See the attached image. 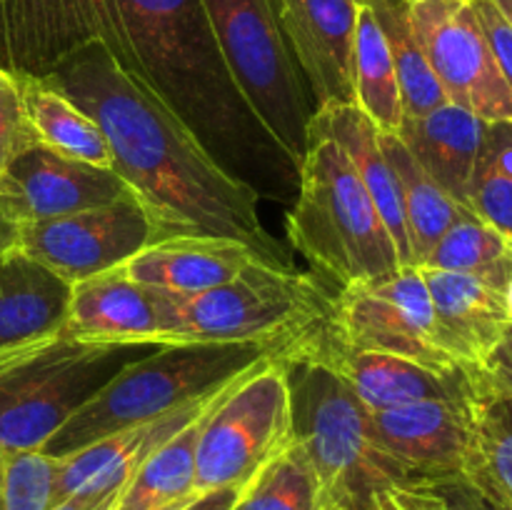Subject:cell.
I'll list each match as a JSON object with an SVG mask.
<instances>
[{"instance_id":"6da1fadb","label":"cell","mask_w":512,"mask_h":510,"mask_svg":"<svg viewBox=\"0 0 512 510\" xmlns=\"http://www.w3.org/2000/svg\"><path fill=\"white\" fill-rule=\"evenodd\" d=\"M90 40L103 43L120 68L158 95L215 158L243 145L260 150L268 143L278 150L235 90L203 0H15L8 73L45 75Z\"/></svg>"},{"instance_id":"7a4b0ae2","label":"cell","mask_w":512,"mask_h":510,"mask_svg":"<svg viewBox=\"0 0 512 510\" xmlns=\"http://www.w3.org/2000/svg\"><path fill=\"white\" fill-rule=\"evenodd\" d=\"M40 78L100 125L113 170L148 210L160 240L233 238L270 263H288L265 230L253 185L230 173L158 95L120 68L103 43L78 45Z\"/></svg>"},{"instance_id":"3957f363","label":"cell","mask_w":512,"mask_h":510,"mask_svg":"<svg viewBox=\"0 0 512 510\" xmlns=\"http://www.w3.org/2000/svg\"><path fill=\"white\" fill-rule=\"evenodd\" d=\"M283 345L180 343L160 345L125 365L53 438L43 453L60 460L120 430L153 423L173 410L213 398L255 365L278 358Z\"/></svg>"},{"instance_id":"277c9868","label":"cell","mask_w":512,"mask_h":510,"mask_svg":"<svg viewBox=\"0 0 512 510\" xmlns=\"http://www.w3.org/2000/svg\"><path fill=\"white\" fill-rule=\"evenodd\" d=\"M288 238L313 270L338 288L388 278L405 268L358 170L313 123L298 165V198L288 215Z\"/></svg>"},{"instance_id":"5b68a950","label":"cell","mask_w":512,"mask_h":510,"mask_svg":"<svg viewBox=\"0 0 512 510\" xmlns=\"http://www.w3.org/2000/svg\"><path fill=\"white\" fill-rule=\"evenodd\" d=\"M278 360L288 380L293 438L318 473L325 505L383 510L388 490L413 478L378 445L370 410L323 365L295 353L278 355Z\"/></svg>"},{"instance_id":"8992f818","label":"cell","mask_w":512,"mask_h":510,"mask_svg":"<svg viewBox=\"0 0 512 510\" xmlns=\"http://www.w3.org/2000/svg\"><path fill=\"white\" fill-rule=\"evenodd\" d=\"M155 290L160 335L180 343H268L290 348L328 320L333 293L293 265L258 260L218 288L193 295Z\"/></svg>"},{"instance_id":"52a82bcc","label":"cell","mask_w":512,"mask_h":510,"mask_svg":"<svg viewBox=\"0 0 512 510\" xmlns=\"http://www.w3.org/2000/svg\"><path fill=\"white\" fill-rule=\"evenodd\" d=\"M155 348L160 345L88 343L60 333L0 355V453L43 450L125 365Z\"/></svg>"},{"instance_id":"ba28073f","label":"cell","mask_w":512,"mask_h":510,"mask_svg":"<svg viewBox=\"0 0 512 510\" xmlns=\"http://www.w3.org/2000/svg\"><path fill=\"white\" fill-rule=\"evenodd\" d=\"M203 10L240 100L298 170L315 103L280 28L275 0H203Z\"/></svg>"},{"instance_id":"9c48e42d","label":"cell","mask_w":512,"mask_h":510,"mask_svg":"<svg viewBox=\"0 0 512 510\" xmlns=\"http://www.w3.org/2000/svg\"><path fill=\"white\" fill-rule=\"evenodd\" d=\"M293 438L283 363L270 358L230 383L210 408L195 448V493L243 488Z\"/></svg>"},{"instance_id":"30bf717a","label":"cell","mask_w":512,"mask_h":510,"mask_svg":"<svg viewBox=\"0 0 512 510\" xmlns=\"http://www.w3.org/2000/svg\"><path fill=\"white\" fill-rule=\"evenodd\" d=\"M323 330L348 348L398 355L443 373L470 370L445 348L418 265H405L388 278L338 288Z\"/></svg>"},{"instance_id":"8fae6325","label":"cell","mask_w":512,"mask_h":510,"mask_svg":"<svg viewBox=\"0 0 512 510\" xmlns=\"http://www.w3.org/2000/svg\"><path fill=\"white\" fill-rule=\"evenodd\" d=\"M160 240L158 228L133 190L113 203L23 225L20 250L70 285L108 273Z\"/></svg>"},{"instance_id":"7c38bea8","label":"cell","mask_w":512,"mask_h":510,"mask_svg":"<svg viewBox=\"0 0 512 510\" xmlns=\"http://www.w3.org/2000/svg\"><path fill=\"white\" fill-rule=\"evenodd\" d=\"M410 23L450 103L485 123L512 120V90L495 65L470 0L415 3Z\"/></svg>"},{"instance_id":"4fadbf2b","label":"cell","mask_w":512,"mask_h":510,"mask_svg":"<svg viewBox=\"0 0 512 510\" xmlns=\"http://www.w3.org/2000/svg\"><path fill=\"white\" fill-rule=\"evenodd\" d=\"M285 353L303 355L328 368L350 385L368 410L403 408L423 400H470L480 390L478 370L443 373L398 355L348 348L330 338L323 325L290 345Z\"/></svg>"},{"instance_id":"5bb4252c","label":"cell","mask_w":512,"mask_h":510,"mask_svg":"<svg viewBox=\"0 0 512 510\" xmlns=\"http://www.w3.org/2000/svg\"><path fill=\"white\" fill-rule=\"evenodd\" d=\"M0 193L30 223L113 203L130 188L115 170L68 158L30 138L5 165Z\"/></svg>"},{"instance_id":"9a60e30c","label":"cell","mask_w":512,"mask_h":510,"mask_svg":"<svg viewBox=\"0 0 512 510\" xmlns=\"http://www.w3.org/2000/svg\"><path fill=\"white\" fill-rule=\"evenodd\" d=\"M475 398L423 400L403 408L370 410L373 435L410 478H465L473 455Z\"/></svg>"},{"instance_id":"2e32d148","label":"cell","mask_w":512,"mask_h":510,"mask_svg":"<svg viewBox=\"0 0 512 510\" xmlns=\"http://www.w3.org/2000/svg\"><path fill=\"white\" fill-rule=\"evenodd\" d=\"M275 10L315 110L353 103L358 0H275Z\"/></svg>"},{"instance_id":"e0dca14e","label":"cell","mask_w":512,"mask_h":510,"mask_svg":"<svg viewBox=\"0 0 512 510\" xmlns=\"http://www.w3.org/2000/svg\"><path fill=\"white\" fill-rule=\"evenodd\" d=\"M225 390V388H223ZM205 398L200 403L188 405V408L173 410L153 423L135 425V428L120 430V433L108 435L103 440H95L88 448L58 460L55 470V503L78 493L98 495V498H118L125 485L135 475L145 458L153 453L158 445L173 438L180 428L198 418L213 400Z\"/></svg>"},{"instance_id":"ac0fdd59","label":"cell","mask_w":512,"mask_h":510,"mask_svg":"<svg viewBox=\"0 0 512 510\" xmlns=\"http://www.w3.org/2000/svg\"><path fill=\"white\" fill-rule=\"evenodd\" d=\"M258 260L265 258L240 240L215 235H175L155 240L118 268L125 278L145 288L193 295L230 283Z\"/></svg>"},{"instance_id":"d6986e66","label":"cell","mask_w":512,"mask_h":510,"mask_svg":"<svg viewBox=\"0 0 512 510\" xmlns=\"http://www.w3.org/2000/svg\"><path fill=\"white\" fill-rule=\"evenodd\" d=\"M63 335L88 343L165 345L155 290L125 278L120 268L73 283Z\"/></svg>"},{"instance_id":"ffe728a7","label":"cell","mask_w":512,"mask_h":510,"mask_svg":"<svg viewBox=\"0 0 512 510\" xmlns=\"http://www.w3.org/2000/svg\"><path fill=\"white\" fill-rule=\"evenodd\" d=\"M420 270L445 348L465 368L480 370L512 325L505 293L470 275L433 268Z\"/></svg>"},{"instance_id":"44dd1931","label":"cell","mask_w":512,"mask_h":510,"mask_svg":"<svg viewBox=\"0 0 512 510\" xmlns=\"http://www.w3.org/2000/svg\"><path fill=\"white\" fill-rule=\"evenodd\" d=\"M73 285L25 250L0 253V355L63 333Z\"/></svg>"},{"instance_id":"7402d4cb","label":"cell","mask_w":512,"mask_h":510,"mask_svg":"<svg viewBox=\"0 0 512 510\" xmlns=\"http://www.w3.org/2000/svg\"><path fill=\"white\" fill-rule=\"evenodd\" d=\"M485 120L455 103L405 118L398 135L430 180L460 208L470 210V183L483 145Z\"/></svg>"},{"instance_id":"603a6c76","label":"cell","mask_w":512,"mask_h":510,"mask_svg":"<svg viewBox=\"0 0 512 510\" xmlns=\"http://www.w3.org/2000/svg\"><path fill=\"white\" fill-rule=\"evenodd\" d=\"M310 123L323 128L340 145V150L348 155L363 185L368 188L380 218L385 220L390 235H393L400 263L413 265L408 228H405L403 200H400V185L388 158H385L383 148H380L378 128L353 103L323 105V108L315 110Z\"/></svg>"},{"instance_id":"cb8c5ba5","label":"cell","mask_w":512,"mask_h":510,"mask_svg":"<svg viewBox=\"0 0 512 510\" xmlns=\"http://www.w3.org/2000/svg\"><path fill=\"white\" fill-rule=\"evenodd\" d=\"M18 80L23 113L40 143L68 158L113 170L108 140L100 125L80 105L40 75L13 73Z\"/></svg>"},{"instance_id":"d4e9b609","label":"cell","mask_w":512,"mask_h":510,"mask_svg":"<svg viewBox=\"0 0 512 510\" xmlns=\"http://www.w3.org/2000/svg\"><path fill=\"white\" fill-rule=\"evenodd\" d=\"M213 403L140 463L130 483L115 500L113 510H175L185 500L198 495L195 493V448H198L200 428Z\"/></svg>"},{"instance_id":"484cf974","label":"cell","mask_w":512,"mask_h":510,"mask_svg":"<svg viewBox=\"0 0 512 510\" xmlns=\"http://www.w3.org/2000/svg\"><path fill=\"white\" fill-rule=\"evenodd\" d=\"M378 140L395 178H398L405 228H408L410 240V258H413V265L420 268L433 253L438 240L448 233L450 225L468 210L460 208L453 198L443 193L435 180L425 175V170L405 148L398 133H380L378 130Z\"/></svg>"},{"instance_id":"4316f807","label":"cell","mask_w":512,"mask_h":510,"mask_svg":"<svg viewBox=\"0 0 512 510\" xmlns=\"http://www.w3.org/2000/svg\"><path fill=\"white\" fill-rule=\"evenodd\" d=\"M353 105L380 133H398L405 120L398 75L373 10L360 3L353 45Z\"/></svg>"},{"instance_id":"83f0119b","label":"cell","mask_w":512,"mask_h":510,"mask_svg":"<svg viewBox=\"0 0 512 510\" xmlns=\"http://www.w3.org/2000/svg\"><path fill=\"white\" fill-rule=\"evenodd\" d=\"M465 478L498 508L512 510V398L483 385L475 398L473 455Z\"/></svg>"},{"instance_id":"f1b7e54d","label":"cell","mask_w":512,"mask_h":510,"mask_svg":"<svg viewBox=\"0 0 512 510\" xmlns=\"http://www.w3.org/2000/svg\"><path fill=\"white\" fill-rule=\"evenodd\" d=\"M365 5L373 10L385 35V43H388L395 75H398L405 118H418V115L450 103L425 58L423 45L415 38L408 0H365Z\"/></svg>"},{"instance_id":"f546056e","label":"cell","mask_w":512,"mask_h":510,"mask_svg":"<svg viewBox=\"0 0 512 510\" xmlns=\"http://www.w3.org/2000/svg\"><path fill=\"white\" fill-rule=\"evenodd\" d=\"M420 268L470 275L505 293L512 280V240L468 210L450 225Z\"/></svg>"},{"instance_id":"4dcf8cb0","label":"cell","mask_w":512,"mask_h":510,"mask_svg":"<svg viewBox=\"0 0 512 510\" xmlns=\"http://www.w3.org/2000/svg\"><path fill=\"white\" fill-rule=\"evenodd\" d=\"M325 495L303 445L290 438L248 483L233 510H323Z\"/></svg>"},{"instance_id":"1f68e13d","label":"cell","mask_w":512,"mask_h":510,"mask_svg":"<svg viewBox=\"0 0 512 510\" xmlns=\"http://www.w3.org/2000/svg\"><path fill=\"white\" fill-rule=\"evenodd\" d=\"M388 498L395 510H503L463 475L403 480L388 490Z\"/></svg>"},{"instance_id":"d6a6232c","label":"cell","mask_w":512,"mask_h":510,"mask_svg":"<svg viewBox=\"0 0 512 510\" xmlns=\"http://www.w3.org/2000/svg\"><path fill=\"white\" fill-rule=\"evenodd\" d=\"M35 138L28 120L23 113V100H20L18 80L13 73L0 68V175L5 165L10 163L18 148Z\"/></svg>"},{"instance_id":"836d02e7","label":"cell","mask_w":512,"mask_h":510,"mask_svg":"<svg viewBox=\"0 0 512 510\" xmlns=\"http://www.w3.org/2000/svg\"><path fill=\"white\" fill-rule=\"evenodd\" d=\"M478 18L480 28H483L488 48L493 53L495 65H498L500 75L505 78L508 88L512 90V25L505 18L503 10L498 8L495 0H470Z\"/></svg>"},{"instance_id":"e575fe53","label":"cell","mask_w":512,"mask_h":510,"mask_svg":"<svg viewBox=\"0 0 512 510\" xmlns=\"http://www.w3.org/2000/svg\"><path fill=\"white\" fill-rule=\"evenodd\" d=\"M478 383L512 398V325L505 330L503 340L495 345L493 353L480 365Z\"/></svg>"},{"instance_id":"d590c367","label":"cell","mask_w":512,"mask_h":510,"mask_svg":"<svg viewBox=\"0 0 512 510\" xmlns=\"http://www.w3.org/2000/svg\"><path fill=\"white\" fill-rule=\"evenodd\" d=\"M23 218L18 210L13 208L8 198L0 193V253H10V250H20V240H23Z\"/></svg>"},{"instance_id":"8d00e7d4","label":"cell","mask_w":512,"mask_h":510,"mask_svg":"<svg viewBox=\"0 0 512 510\" xmlns=\"http://www.w3.org/2000/svg\"><path fill=\"white\" fill-rule=\"evenodd\" d=\"M240 488H218L208 493H198L175 510H233Z\"/></svg>"},{"instance_id":"74e56055","label":"cell","mask_w":512,"mask_h":510,"mask_svg":"<svg viewBox=\"0 0 512 510\" xmlns=\"http://www.w3.org/2000/svg\"><path fill=\"white\" fill-rule=\"evenodd\" d=\"M115 500L118 498H98V495L78 493L55 503L50 510H113Z\"/></svg>"},{"instance_id":"f35d334b","label":"cell","mask_w":512,"mask_h":510,"mask_svg":"<svg viewBox=\"0 0 512 510\" xmlns=\"http://www.w3.org/2000/svg\"><path fill=\"white\" fill-rule=\"evenodd\" d=\"M15 0H0V68L8 70V23Z\"/></svg>"},{"instance_id":"ab89813d","label":"cell","mask_w":512,"mask_h":510,"mask_svg":"<svg viewBox=\"0 0 512 510\" xmlns=\"http://www.w3.org/2000/svg\"><path fill=\"white\" fill-rule=\"evenodd\" d=\"M495 3H498V8L503 10V15L510 20V25H512V0H495Z\"/></svg>"},{"instance_id":"60d3db41","label":"cell","mask_w":512,"mask_h":510,"mask_svg":"<svg viewBox=\"0 0 512 510\" xmlns=\"http://www.w3.org/2000/svg\"><path fill=\"white\" fill-rule=\"evenodd\" d=\"M505 303H508V315H510V323H512V280H510L508 290H505Z\"/></svg>"},{"instance_id":"b9f144b4","label":"cell","mask_w":512,"mask_h":510,"mask_svg":"<svg viewBox=\"0 0 512 510\" xmlns=\"http://www.w3.org/2000/svg\"><path fill=\"white\" fill-rule=\"evenodd\" d=\"M0 510H3V453H0Z\"/></svg>"},{"instance_id":"7bdbcfd3","label":"cell","mask_w":512,"mask_h":510,"mask_svg":"<svg viewBox=\"0 0 512 510\" xmlns=\"http://www.w3.org/2000/svg\"><path fill=\"white\" fill-rule=\"evenodd\" d=\"M410 5H415V3H448V0H408Z\"/></svg>"},{"instance_id":"ee69618b","label":"cell","mask_w":512,"mask_h":510,"mask_svg":"<svg viewBox=\"0 0 512 510\" xmlns=\"http://www.w3.org/2000/svg\"><path fill=\"white\" fill-rule=\"evenodd\" d=\"M383 510H395V508H393V503H390L388 495H385V508H383Z\"/></svg>"},{"instance_id":"f6af8a7d","label":"cell","mask_w":512,"mask_h":510,"mask_svg":"<svg viewBox=\"0 0 512 510\" xmlns=\"http://www.w3.org/2000/svg\"><path fill=\"white\" fill-rule=\"evenodd\" d=\"M323 510H340V508H335V505H325Z\"/></svg>"},{"instance_id":"bcb514c9","label":"cell","mask_w":512,"mask_h":510,"mask_svg":"<svg viewBox=\"0 0 512 510\" xmlns=\"http://www.w3.org/2000/svg\"><path fill=\"white\" fill-rule=\"evenodd\" d=\"M358 3H365V0H358Z\"/></svg>"}]
</instances>
